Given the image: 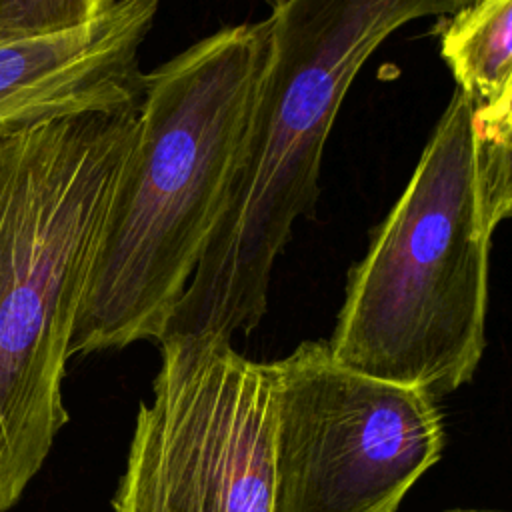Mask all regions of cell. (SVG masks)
I'll list each match as a JSON object with an SVG mask.
<instances>
[{
    "mask_svg": "<svg viewBox=\"0 0 512 512\" xmlns=\"http://www.w3.org/2000/svg\"><path fill=\"white\" fill-rule=\"evenodd\" d=\"M266 54L264 18L220 28L144 74L70 356L162 336L216 224Z\"/></svg>",
    "mask_w": 512,
    "mask_h": 512,
    "instance_id": "obj_2",
    "label": "cell"
},
{
    "mask_svg": "<svg viewBox=\"0 0 512 512\" xmlns=\"http://www.w3.org/2000/svg\"><path fill=\"white\" fill-rule=\"evenodd\" d=\"M162 0H116L92 24L0 42V132L94 110L138 108V54Z\"/></svg>",
    "mask_w": 512,
    "mask_h": 512,
    "instance_id": "obj_7",
    "label": "cell"
},
{
    "mask_svg": "<svg viewBox=\"0 0 512 512\" xmlns=\"http://www.w3.org/2000/svg\"><path fill=\"white\" fill-rule=\"evenodd\" d=\"M114 4L116 0H0V42L78 30Z\"/></svg>",
    "mask_w": 512,
    "mask_h": 512,
    "instance_id": "obj_9",
    "label": "cell"
},
{
    "mask_svg": "<svg viewBox=\"0 0 512 512\" xmlns=\"http://www.w3.org/2000/svg\"><path fill=\"white\" fill-rule=\"evenodd\" d=\"M114 512H272L276 390L270 362L226 340L164 338Z\"/></svg>",
    "mask_w": 512,
    "mask_h": 512,
    "instance_id": "obj_5",
    "label": "cell"
},
{
    "mask_svg": "<svg viewBox=\"0 0 512 512\" xmlns=\"http://www.w3.org/2000/svg\"><path fill=\"white\" fill-rule=\"evenodd\" d=\"M434 34L458 90L480 112L512 110V0H472Z\"/></svg>",
    "mask_w": 512,
    "mask_h": 512,
    "instance_id": "obj_8",
    "label": "cell"
},
{
    "mask_svg": "<svg viewBox=\"0 0 512 512\" xmlns=\"http://www.w3.org/2000/svg\"><path fill=\"white\" fill-rule=\"evenodd\" d=\"M270 364L272 512H396L438 462L444 426L426 390L348 370L318 340Z\"/></svg>",
    "mask_w": 512,
    "mask_h": 512,
    "instance_id": "obj_6",
    "label": "cell"
},
{
    "mask_svg": "<svg viewBox=\"0 0 512 512\" xmlns=\"http://www.w3.org/2000/svg\"><path fill=\"white\" fill-rule=\"evenodd\" d=\"M472 0H276L236 166L202 258L158 338L230 342L268 310L294 224L316 214L326 140L364 62L412 20Z\"/></svg>",
    "mask_w": 512,
    "mask_h": 512,
    "instance_id": "obj_3",
    "label": "cell"
},
{
    "mask_svg": "<svg viewBox=\"0 0 512 512\" xmlns=\"http://www.w3.org/2000/svg\"><path fill=\"white\" fill-rule=\"evenodd\" d=\"M454 512H484V510H454Z\"/></svg>",
    "mask_w": 512,
    "mask_h": 512,
    "instance_id": "obj_10",
    "label": "cell"
},
{
    "mask_svg": "<svg viewBox=\"0 0 512 512\" xmlns=\"http://www.w3.org/2000/svg\"><path fill=\"white\" fill-rule=\"evenodd\" d=\"M512 210V120H484L456 88L364 256L328 340L358 374L444 396L486 348L492 236Z\"/></svg>",
    "mask_w": 512,
    "mask_h": 512,
    "instance_id": "obj_1",
    "label": "cell"
},
{
    "mask_svg": "<svg viewBox=\"0 0 512 512\" xmlns=\"http://www.w3.org/2000/svg\"><path fill=\"white\" fill-rule=\"evenodd\" d=\"M138 108L0 132V512L68 420L64 366Z\"/></svg>",
    "mask_w": 512,
    "mask_h": 512,
    "instance_id": "obj_4",
    "label": "cell"
}]
</instances>
